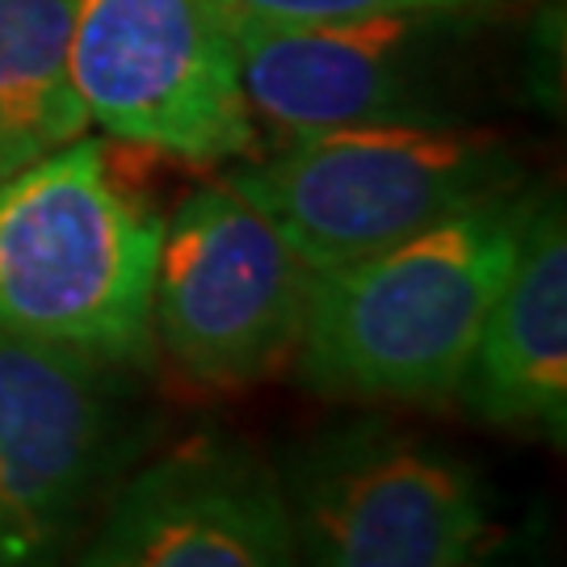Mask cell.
<instances>
[{"label": "cell", "mask_w": 567, "mask_h": 567, "mask_svg": "<svg viewBox=\"0 0 567 567\" xmlns=\"http://www.w3.org/2000/svg\"><path fill=\"white\" fill-rule=\"evenodd\" d=\"M227 182L316 274L522 189L505 143L454 122H370L278 143Z\"/></svg>", "instance_id": "3957f363"}, {"label": "cell", "mask_w": 567, "mask_h": 567, "mask_svg": "<svg viewBox=\"0 0 567 567\" xmlns=\"http://www.w3.org/2000/svg\"><path fill=\"white\" fill-rule=\"evenodd\" d=\"M72 84L122 147L185 164L252 161L261 147L215 0H72Z\"/></svg>", "instance_id": "52a82bcc"}, {"label": "cell", "mask_w": 567, "mask_h": 567, "mask_svg": "<svg viewBox=\"0 0 567 567\" xmlns=\"http://www.w3.org/2000/svg\"><path fill=\"white\" fill-rule=\"evenodd\" d=\"M278 480L303 567H466L484 550V475L383 416L307 433Z\"/></svg>", "instance_id": "5b68a950"}, {"label": "cell", "mask_w": 567, "mask_h": 567, "mask_svg": "<svg viewBox=\"0 0 567 567\" xmlns=\"http://www.w3.org/2000/svg\"><path fill=\"white\" fill-rule=\"evenodd\" d=\"M89 126L72 84V0H0V182Z\"/></svg>", "instance_id": "8fae6325"}, {"label": "cell", "mask_w": 567, "mask_h": 567, "mask_svg": "<svg viewBox=\"0 0 567 567\" xmlns=\"http://www.w3.org/2000/svg\"><path fill=\"white\" fill-rule=\"evenodd\" d=\"M215 4L236 21L311 25V21H353L374 13H487L501 0H215Z\"/></svg>", "instance_id": "7c38bea8"}, {"label": "cell", "mask_w": 567, "mask_h": 567, "mask_svg": "<svg viewBox=\"0 0 567 567\" xmlns=\"http://www.w3.org/2000/svg\"><path fill=\"white\" fill-rule=\"evenodd\" d=\"M316 269L236 185L215 182L164 219L152 341L185 383L244 391L290 365Z\"/></svg>", "instance_id": "8992f818"}, {"label": "cell", "mask_w": 567, "mask_h": 567, "mask_svg": "<svg viewBox=\"0 0 567 567\" xmlns=\"http://www.w3.org/2000/svg\"><path fill=\"white\" fill-rule=\"evenodd\" d=\"M466 567H496V564H492V559H484V550H480V555H475V559H471Z\"/></svg>", "instance_id": "5bb4252c"}, {"label": "cell", "mask_w": 567, "mask_h": 567, "mask_svg": "<svg viewBox=\"0 0 567 567\" xmlns=\"http://www.w3.org/2000/svg\"><path fill=\"white\" fill-rule=\"evenodd\" d=\"M161 240L164 215L118 140L47 152L0 182V332L152 370Z\"/></svg>", "instance_id": "7a4b0ae2"}, {"label": "cell", "mask_w": 567, "mask_h": 567, "mask_svg": "<svg viewBox=\"0 0 567 567\" xmlns=\"http://www.w3.org/2000/svg\"><path fill=\"white\" fill-rule=\"evenodd\" d=\"M458 404L496 429L567 437V224L555 194H534L496 303L458 383Z\"/></svg>", "instance_id": "30bf717a"}, {"label": "cell", "mask_w": 567, "mask_h": 567, "mask_svg": "<svg viewBox=\"0 0 567 567\" xmlns=\"http://www.w3.org/2000/svg\"><path fill=\"white\" fill-rule=\"evenodd\" d=\"M68 567H299L282 480L236 437L194 433L122 480Z\"/></svg>", "instance_id": "9c48e42d"}, {"label": "cell", "mask_w": 567, "mask_h": 567, "mask_svg": "<svg viewBox=\"0 0 567 567\" xmlns=\"http://www.w3.org/2000/svg\"><path fill=\"white\" fill-rule=\"evenodd\" d=\"M231 21L257 135L274 143L370 122H450V68L484 13H374L353 21Z\"/></svg>", "instance_id": "ba28073f"}, {"label": "cell", "mask_w": 567, "mask_h": 567, "mask_svg": "<svg viewBox=\"0 0 567 567\" xmlns=\"http://www.w3.org/2000/svg\"><path fill=\"white\" fill-rule=\"evenodd\" d=\"M534 194L475 203L429 231L320 269L295 379L349 404H446L496 303Z\"/></svg>", "instance_id": "6da1fadb"}, {"label": "cell", "mask_w": 567, "mask_h": 567, "mask_svg": "<svg viewBox=\"0 0 567 567\" xmlns=\"http://www.w3.org/2000/svg\"><path fill=\"white\" fill-rule=\"evenodd\" d=\"M135 365L0 332V517L68 567L143 463L161 416Z\"/></svg>", "instance_id": "277c9868"}, {"label": "cell", "mask_w": 567, "mask_h": 567, "mask_svg": "<svg viewBox=\"0 0 567 567\" xmlns=\"http://www.w3.org/2000/svg\"><path fill=\"white\" fill-rule=\"evenodd\" d=\"M0 567H47L34 550L21 543V534L0 517Z\"/></svg>", "instance_id": "4fadbf2b"}]
</instances>
